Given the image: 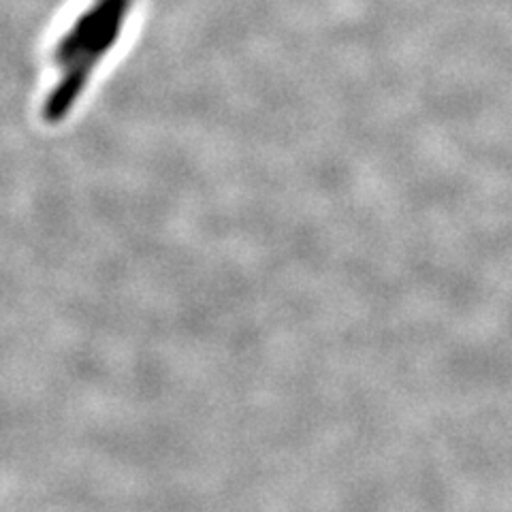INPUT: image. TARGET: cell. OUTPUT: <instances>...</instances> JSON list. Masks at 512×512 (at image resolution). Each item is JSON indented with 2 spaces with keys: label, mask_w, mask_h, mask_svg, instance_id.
<instances>
[{
  "label": "cell",
  "mask_w": 512,
  "mask_h": 512,
  "mask_svg": "<svg viewBox=\"0 0 512 512\" xmlns=\"http://www.w3.org/2000/svg\"><path fill=\"white\" fill-rule=\"evenodd\" d=\"M94 71V64H90L84 58H75L67 64L62 77L58 79V84L54 90L47 94L45 105H43V118L47 122H60L64 116L73 109L75 101L79 99V94L84 92V88L90 82V75Z\"/></svg>",
  "instance_id": "cell-1"
},
{
  "label": "cell",
  "mask_w": 512,
  "mask_h": 512,
  "mask_svg": "<svg viewBox=\"0 0 512 512\" xmlns=\"http://www.w3.org/2000/svg\"><path fill=\"white\" fill-rule=\"evenodd\" d=\"M103 15H105L103 0H96V3L86 13H82V18H79L71 26L67 35L60 39V43L56 45L54 60L58 64H64V67H67L71 60H75L79 54H82L88 47V43L92 41V37L96 35V32H99Z\"/></svg>",
  "instance_id": "cell-2"
}]
</instances>
